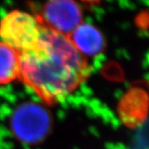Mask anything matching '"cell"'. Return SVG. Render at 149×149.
I'll list each match as a JSON object with an SVG mask.
<instances>
[{"label": "cell", "instance_id": "7", "mask_svg": "<svg viewBox=\"0 0 149 149\" xmlns=\"http://www.w3.org/2000/svg\"><path fill=\"white\" fill-rule=\"evenodd\" d=\"M20 53L0 41V85H7L20 79Z\"/></svg>", "mask_w": 149, "mask_h": 149}, {"label": "cell", "instance_id": "5", "mask_svg": "<svg viewBox=\"0 0 149 149\" xmlns=\"http://www.w3.org/2000/svg\"><path fill=\"white\" fill-rule=\"evenodd\" d=\"M149 112V95L140 87H132L119 100L118 113L125 126L136 128L148 117Z\"/></svg>", "mask_w": 149, "mask_h": 149}, {"label": "cell", "instance_id": "6", "mask_svg": "<svg viewBox=\"0 0 149 149\" xmlns=\"http://www.w3.org/2000/svg\"><path fill=\"white\" fill-rule=\"evenodd\" d=\"M67 37L84 56H95L101 54L105 49V38L103 33L89 23L82 22Z\"/></svg>", "mask_w": 149, "mask_h": 149}, {"label": "cell", "instance_id": "8", "mask_svg": "<svg viewBox=\"0 0 149 149\" xmlns=\"http://www.w3.org/2000/svg\"><path fill=\"white\" fill-rule=\"evenodd\" d=\"M83 2H85L87 3H91V4H96L99 3L101 0H82Z\"/></svg>", "mask_w": 149, "mask_h": 149}, {"label": "cell", "instance_id": "1", "mask_svg": "<svg viewBox=\"0 0 149 149\" xmlns=\"http://www.w3.org/2000/svg\"><path fill=\"white\" fill-rule=\"evenodd\" d=\"M20 80L48 105L68 97L91 73L69 37L43 26L38 42L20 52Z\"/></svg>", "mask_w": 149, "mask_h": 149}, {"label": "cell", "instance_id": "2", "mask_svg": "<svg viewBox=\"0 0 149 149\" xmlns=\"http://www.w3.org/2000/svg\"><path fill=\"white\" fill-rule=\"evenodd\" d=\"M15 138L27 144L42 142L50 133L52 118L46 108L33 102H26L17 108L10 118Z\"/></svg>", "mask_w": 149, "mask_h": 149}, {"label": "cell", "instance_id": "4", "mask_svg": "<svg viewBox=\"0 0 149 149\" xmlns=\"http://www.w3.org/2000/svg\"><path fill=\"white\" fill-rule=\"evenodd\" d=\"M43 27L68 36L83 22V13L74 0H48L37 16Z\"/></svg>", "mask_w": 149, "mask_h": 149}, {"label": "cell", "instance_id": "3", "mask_svg": "<svg viewBox=\"0 0 149 149\" xmlns=\"http://www.w3.org/2000/svg\"><path fill=\"white\" fill-rule=\"evenodd\" d=\"M42 29V25L37 16L24 11H12L0 21L1 42L20 53L31 49L38 42Z\"/></svg>", "mask_w": 149, "mask_h": 149}]
</instances>
